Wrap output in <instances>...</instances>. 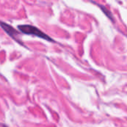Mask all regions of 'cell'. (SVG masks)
<instances>
[{"label": "cell", "instance_id": "6da1fadb", "mask_svg": "<svg viewBox=\"0 0 127 127\" xmlns=\"http://www.w3.org/2000/svg\"><path fill=\"white\" fill-rule=\"evenodd\" d=\"M18 29L24 34L34 35L38 37L43 38L44 40L52 41V39H51L47 34H46L45 33H43V32H41L40 29H38L37 28L34 26H32L30 25H22V26H19Z\"/></svg>", "mask_w": 127, "mask_h": 127}, {"label": "cell", "instance_id": "7a4b0ae2", "mask_svg": "<svg viewBox=\"0 0 127 127\" xmlns=\"http://www.w3.org/2000/svg\"><path fill=\"white\" fill-rule=\"evenodd\" d=\"M0 26H2V28L10 35V36H11L12 37H14L15 35H17L18 33L13 29V27H11V26H10L9 25H8V24H6V23H1L0 22Z\"/></svg>", "mask_w": 127, "mask_h": 127}]
</instances>
